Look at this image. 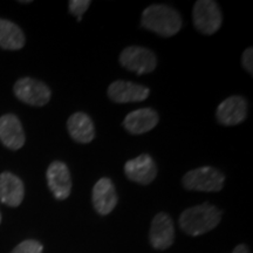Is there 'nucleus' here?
<instances>
[{
    "mask_svg": "<svg viewBox=\"0 0 253 253\" xmlns=\"http://www.w3.org/2000/svg\"><path fill=\"white\" fill-rule=\"evenodd\" d=\"M221 219V211L209 203L186 209L179 216V227L189 236H202L217 227Z\"/></svg>",
    "mask_w": 253,
    "mask_h": 253,
    "instance_id": "f257e3e1",
    "label": "nucleus"
},
{
    "mask_svg": "<svg viewBox=\"0 0 253 253\" xmlns=\"http://www.w3.org/2000/svg\"><path fill=\"white\" fill-rule=\"evenodd\" d=\"M142 26L163 38L173 37L182 28L181 14L169 5H150L142 13Z\"/></svg>",
    "mask_w": 253,
    "mask_h": 253,
    "instance_id": "f03ea898",
    "label": "nucleus"
},
{
    "mask_svg": "<svg viewBox=\"0 0 253 253\" xmlns=\"http://www.w3.org/2000/svg\"><path fill=\"white\" fill-rule=\"evenodd\" d=\"M225 176L213 167H202L190 170L183 176L182 184L189 191L217 192L223 189Z\"/></svg>",
    "mask_w": 253,
    "mask_h": 253,
    "instance_id": "7ed1b4c3",
    "label": "nucleus"
},
{
    "mask_svg": "<svg viewBox=\"0 0 253 253\" xmlns=\"http://www.w3.org/2000/svg\"><path fill=\"white\" fill-rule=\"evenodd\" d=\"M192 20L199 33L212 36L219 30L223 15L219 6L213 0H198L192 9Z\"/></svg>",
    "mask_w": 253,
    "mask_h": 253,
    "instance_id": "20e7f679",
    "label": "nucleus"
},
{
    "mask_svg": "<svg viewBox=\"0 0 253 253\" xmlns=\"http://www.w3.org/2000/svg\"><path fill=\"white\" fill-rule=\"evenodd\" d=\"M120 63L128 71L143 75L155 71L157 66V58L149 48L129 46L120 54Z\"/></svg>",
    "mask_w": 253,
    "mask_h": 253,
    "instance_id": "39448f33",
    "label": "nucleus"
},
{
    "mask_svg": "<svg viewBox=\"0 0 253 253\" xmlns=\"http://www.w3.org/2000/svg\"><path fill=\"white\" fill-rule=\"evenodd\" d=\"M14 95L21 102L33 107H42L49 102L50 89L42 81L32 78L19 79L13 87Z\"/></svg>",
    "mask_w": 253,
    "mask_h": 253,
    "instance_id": "423d86ee",
    "label": "nucleus"
},
{
    "mask_svg": "<svg viewBox=\"0 0 253 253\" xmlns=\"http://www.w3.org/2000/svg\"><path fill=\"white\" fill-rule=\"evenodd\" d=\"M150 244L155 250L169 249L175 240V226L171 217L166 212H160L154 217L151 221L149 232Z\"/></svg>",
    "mask_w": 253,
    "mask_h": 253,
    "instance_id": "0eeeda50",
    "label": "nucleus"
},
{
    "mask_svg": "<svg viewBox=\"0 0 253 253\" xmlns=\"http://www.w3.org/2000/svg\"><path fill=\"white\" fill-rule=\"evenodd\" d=\"M125 173L126 178L130 179L131 182L148 185L156 178L157 167L150 155L142 154L126 162Z\"/></svg>",
    "mask_w": 253,
    "mask_h": 253,
    "instance_id": "6e6552de",
    "label": "nucleus"
},
{
    "mask_svg": "<svg viewBox=\"0 0 253 253\" xmlns=\"http://www.w3.org/2000/svg\"><path fill=\"white\" fill-rule=\"evenodd\" d=\"M46 176L53 196L59 201L68 198L72 191V177L68 167L61 161H55L49 164Z\"/></svg>",
    "mask_w": 253,
    "mask_h": 253,
    "instance_id": "1a4fd4ad",
    "label": "nucleus"
},
{
    "mask_svg": "<svg viewBox=\"0 0 253 253\" xmlns=\"http://www.w3.org/2000/svg\"><path fill=\"white\" fill-rule=\"evenodd\" d=\"M109 99L116 103L142 102L148 99L150 89L135 82L118 80L113 82L107 90Z\"/></svg>",
    "mask_w": 253,
    "mask_h": 253,
    "instance_id": "9d476101",
    "label": "nucleus"
},
{
    "mask_svg": "<svg viewBox=\"0 0 253 253\" xmlns=\"http://www.w3.org/2000/svg\"><path fill=\"white\" fill-rule=\"evenodd\" d=\"M91 199L95 211L101 216H107L112 212L119 202L118 192L112 179L108 177H102L95 183Z\"/></svg>",
    "mask_w": 253,
    "mask_h": 253,
    "instance_id": "9b49d317",
    "label": "nucleus"
},
{
    "mask_svg": "<svg viewBox=\"0 0 253 253\" xmlns=\"http://www.w3.org/2000/svg\"><path fill=\"white\" fill-rule=\"evenodd\" d=\"M248 112L249 104L244 97L230 96L218 106L216 118L217 121L223 126H237L246 119Z\"/></svg>",
    "mask_w": 253,
    "mask_h": 253,
    "instance_id": "f8f14e48",
    "label": "nucleus"
},
{
    "mask_svg": "<svg viewBox=\"0 0 253 253\" xmlns=\"http://www.w3.org/2000/svg\"><path fill=\"white\" fill-rule=\"evenodd\" d=\"M0 141L11 150H18L24 147L25 132L23 125L13 114H6L0 118Z\"/></svg>",
    "mask_w": 253,
    "mask_h": 253,
    "instance_id": "ddd939ff",
    "label": "nucleus"
},
{
    "mask_svg": "<svg viewBox=\"0 0 253 253\" xmlns=\"http://www.w3.org/2000/svg\"><path fill=\"white\" fill-rule=\"evenodd\" d=\"M160 116L153 108H141L129 113L123 121V126L132 135H141L150 131L157 126Z\"/></svg>",
    "mask_w": 253,
    "mask_h": 253,
    "instance_id": "4468645a",
    "label": "nucleus"
},
{
    "mask_svg": "<svg viewBox=\"0 0 253 253\" xmlns=\"http://www.w3.org/2000/svg\"><path fill=\"white\" fill-rule=\"evenodd\" d=\"M25 196L24 183L12 172L0 173V201L11 208L21 204Z\"/></svg>",
    "mask_w": 253,
    "mask_h": 253,
    "instance_id": "2eb2a0df",
    "label": "nucleus"
},
{
    "mask_svg": "<svg viewBox=\"0 0 253 253\" xmlns=\"http://www.w3.org/2000/svg\"><path fill=\"white\" fill-rule=\"evenodd\" d=\"M67 129L73 140L78 143H90L95 137L94 123L86 113L73 114L67 121Z\"/></svg>",
    "mask_w": 253,
    "mask_h": 253,
    "instance_id": "dca6fc26",
    "label": "nucleus"
},
{
    "mask_svg": "<svg viewBox=\"0 0 253 253\" xmlns=\"http://www.w3.org/2000/svg\"><path fill=\"white\" fill-rule=\"evenodd\" d=\"M25 36L21 28L12 21L0 19V47L7 50H18L25 46Z\"/></svg>",
    "mask_w": 253,
    "mask_h": 253,
    "instance_id": "f3484780",
    "label": "nucleus"
},
{
    "mask_svg": "<svg viewBox=\"0 0 253 253\" xmlns=\"http://www.w3.org/2000/svg\"><path fill=\"white\" fill-rule=\"evenodd\" d=\"M43 246L34 239H27L15 246L11 253H42Z\"/></svg>",
    "mask_w": 253,
    "mask_h": 253,
    "instance_id": "a211bd4d",
    "label": "nucleus"
},
{
    "mask_svg": "<svg viewBox=\"0 0 253 253\" xmlns=\"http://www.w3.org/2000/svg\"><path fill=\"white\" fill-rule=\"evenodd\" d=\"M90 0H72L69 1V12L73 15H75L78 19V21L82 20V14L89 8L90 6Z\"/></svg>",
    "mask_w": 253,
    "mask_h": 253,
    "instance_id": "6ab92c4d",
    "label": "nucleus"
},
{
    "mask_svg": "<svg viewBox=\"0 0 253 253\" xmlns=\"http://www.w3.org/2000/svg\"><path fill=\"white\" fill-rule=\"evenodd\" d=\"M252 52H253L252 47H249L248 49H245V52L243 53V55H242L243 67L246 69V72H248L250 75L253 74V72H252V55H253V53Z\"/></svg>",
    "mask_w": 253,
    "mask_h": 253,
    "instance_id": "aec40b11",
    "label": "nucleus"
},
{
    "mask_svg": "<svg viewBox=\"0 0 253 253\" xmlns=\"http://www.w3.org/2000/svg\"><path fill=\"white\" fill-rule=\"evenodd\" d=\"M232 253H250V249L245 244H239L236 246Z\"/></svg>",
    "mask_w": 253,
    "mask_h": 253,
    "instance_id": "412c9836",
    "label": "nucleus"
},
{
    "mask_svg": "<svg viewBox=\"0 0 253 253\" xmlns=\"http://www.w3.org/2000/svg\"><path fill=\"white\" fill-rule=\"evenodd\" d=\"M0 223H1V214H0Z\"/></svg>",
    "mask_w": 253,
    "mask_h": 253,
    "instance_id": "4be33fe9",
    "label": "nucleus"
}]
</instances>
